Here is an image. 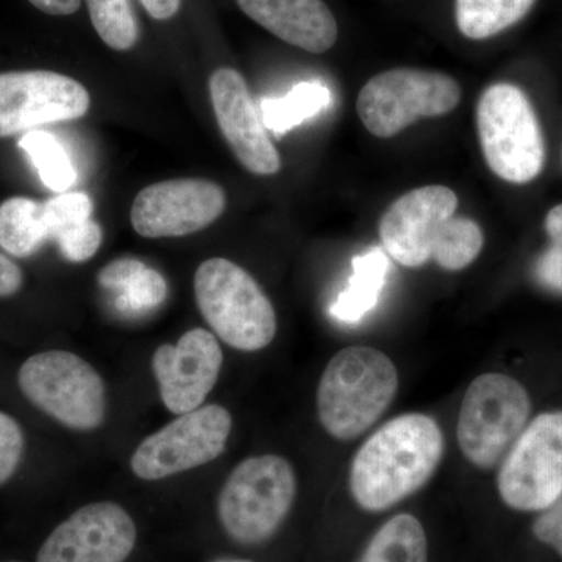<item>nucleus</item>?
I'll return each instance as SVG.
<instances>
[{
  "mask_svg": "<svg viewBox=\"0 0 562 562\" xmlns=\"http://www.w3.org/2000/svg\"><path fill=\"white\" fill-rule=\"evenodd\" d=\"M442 454V430L432 417L420 413L394 417L355 454L351 495L366 512L390 509L430 482Z\"/></svg>",
  "mask_w": 562,
  "mask_h": 562,
  "instance_id": "f257e3e1",
  "label": "nucleus"
},
{
  "mask_svg": "<svg viewBox=\"0 0 562 562\" xmlns=\"http://www.w3.org/2000/svg\"><path fill=\"white\" fill-rule=\"evenodd\" d=\"M24 453V432L20 424L0 412V486L16 472Z\"/></svg>",
  "mask_w": 562,
  "mask_h": 562,
  "instance_id": "cd10ccee",
  "label": "nucleus"
},
{
  "mask_svg": "<svg viewBox=\"0 0 562 562\" xmlns=\"http://www.w3.org/2000/svg\"><path fill=\"white\" fill-rule=\"evenodd\" d=\"M194 291L202 316L233 349L258 351L276 338V310L241 266L225 258L203 261L195 272Z\"/></svg>",
  "mask_w": 562,
  "mask_h": 562,
  "instance_id": "20e7f679",
  "label": "nucleus"
},
{
  "mask_svg": "<svg viewBox=\"0 0 562 562\" xmlns=\"http://www.w3.org/2000/svg\"><path fill=\"white\" fill-rule=\"evenodd\" d=\"M135 542V522L125 509L91 503L52 531L36 562H124Z\"/></svg>",
  "mask_w": 562,
  "mask_h": 562,
  "instance_id": "4468645a",
  "label": "nucleus"
},
{
  "mask_svg": "<svg viewBox=\"0 0 562 562\" xmlns=\"http://www.w3.org/2000/svg\"><path fill=\"white\" fill-rule=\"evenodd\" d=\"M20 147L29 155L40 173L41 181L50 191L63 194L76 183L77 171L68 151L52 133L44 131L24 133L20 139Z\"/></svg>",
  "mask_w": 562,
  "mask_h": 562,
  "instance_id": "b1692460",
  "label": "nucleus"
},
{
  "mask_svg": "<svg viewBox=\"0 0 562 562\" xmlns=\"http://www.w3.org/2000/svg\"><path fill=\"white\" fill-rule=\"evenodd\" d=\"M18 383L32 405L72 430H95L105 420L101 375L90 362L70 351L33 355L21 366Z\"/></svg>",
  "mask_w": 562,
  "mask_h": 562,
  "instance_id": "6e6552de",
  "label": "nucleus"
},
{
  "mask_svg": "<svg viewBox=\"0 0 562 562\" xmlns=\"http://www.w3.org/2000/svg\"><path fill=\"white\" fill-rule=\"evenodd\" d=\"M358 562H428L427 535L412 514L392 517L375 532Z\"/></svg>",
  "mask_w": 562,
  "mask_h": 562,
  "instance_id": "412c9836",
  "label": "nucleus"
},
{
  "mask_svg": "<svg viewBox=\"0 0 562 562\" xmlns=\"http://www.w3.org/2000/svg\"><path fill=\"white\" fill-rule=\"evenodd\" d=\"M536 0H457V24L465 38H492L522 21Z\"/></svg>",
  "mask_w": 562,
  "mask_h": 562,
  "instance_id": "4be33fe9",
  "label": "nucleus"
},
{
  "mask_svg": "<svg viewBox=\"0 0 562 562\" xmlns=\"http://www.w3.org/2000/svg\"><path fill=\"white\" fill-rule=\"evenodd\" d=\"M531 414V398L522 383L505 373L476 376L462 398L457 439L465 460L490 471L517 441Z\"/></svg>",
  "mask_w": 562,
  "mask_h": 562,
  "instance_id": "0eeeda50",
  "label": "nucleus"
},
{
  "mask_svg": "<svg viewBox=\"0 0 562 562\" xmlns=\"http://www.w3.org/2000/svg\"><path fill=\"white\" fill-rule=\"evenodd\" d=\"M49 241L43 203L11 198L0 205V249L11 257L27 258Z\"/></svg>",
  "mask_w": 562,
  "mask_h": 562,
  "instance_id": "aec40b11",
  "label": "nucleus"
},
{
  "mask_svg": "<svg viewBox=\"0 0 562 562\" xmlns=\"http://www.w3.org/2000/svg\"><path fill=\"white\" fill-rule=\"evenodd\" d=\"M232 425V414L221 405L180 414L139 443L132 471L140 480L155 482L209 464L224 453Z\"/></svg>",
  "mask_w": 562,
  "mask_h": 562,
  "instance_id": "9b49d317",
  "label": "nucleus"
},
{
  "mask_svg": "<svg viewBox=\"0 0 562 562\" xmlns=\"http://www.w3.org/2000/svg\"><path fill=\"white\" fill-rule=\"evenodd\" d=\"M154 20H171L180 10L181 0H140Z\"/></svg>",
  "mask_w": 562,
  "mask_h": 562,
  "instance_id": "2f4dec72",
  "label": "nucleus"
},
{
  "mask_svg": "<svg viewBox=\"0 0 562 562\" xmlns=\"http://www.w3.org/2000/svg\"><path fill=\"white\" fill-rule=\"evenodd\" d=\"M10 562H18V561H10Z\"/></svg>",
  "mask_w": 562,
  "mask_h": 562,
  "instance_id": "72a5a7b5",
  "label": "nucleus"
},
{
  "mask_svg": "<svg viewBox=\"0 0 562 562\" xmlns=\"http://www.w3.org/2000/svg\"><path fill=\"white\" fill-rule=\"evenodd\" d=\"M532 532L538 541L552 547L562 558V492L549 508L539 514L532 525Z\"/></svg>",
  "mask_w": 562,
  "mask_h": 562,
  "instance_id": "c85d7f7f",
  "label": "nucleus"
},
{
  "mask_svg": "<svg viewBox=\"0 0 562 562\" xmlns=\"http://www.w3.org/2000/svg\"><path fill=\"white\" fill-rule=\"evenodd\" d=\"M461 101L458 81L438 70L397 68L372 77L358 94L362 125L379 138H392L420 117L452 113Z\"/></svg>",
  "mask_w": 562,
  "mask_h": 562,
  "instance_id": "1a4fd4ad",
  "label": "nucleus"
},
{
  "mask_svg": "<svg viewBox=\"0 0 562 562\" xmlns=\"http://www.w3.org/2000/svg\"><path fill=\"white\" fill-rule=\"evenodd\" d=\"M227 199L220 184L203 179L160 181L144 188L132 206V225L144 238L191 235L224 213Z\"/></svg>",
  "mask_w": 562,
  "mask_h": 562,
  "instance_id": "ddd939ff",
  "label": "nucleus"
},
{
  "mask_svg": "<svg viewBox=\"0 0 562 562\" xmlns=\"http://www.w3.org/2000/svg\"><path fill=\"white\" fill-rule=\"evenodd\" d=\"M35 9L52 16H69L77 13L81 0H29Z\"/></svg>",
  "mask_w": 562,
  "mask_h": 562,
  "instance_id": "7c9ffc66",
  "label": "nucleus"
},
{
  "mask_svg": "<svg viewBox=\"0 0 562 562\" xmlns=\"http://www.w3.org/2000/svg\"><path fill=\"white\" fill-rule=\"evenodd\" d=\"M331 102V92L321 81H303L286 95L265 99L261 102V120L265 128L273 133H286L303 121L316 116Z\"/></svg>",
  "mask_w": 562,
  "mask_h": 562,
  "instance_id": "5701e85b",
  "label": "nucleus"
},
{
  "mask_svg": "<svg viewBox=\"0 0 562 562\" xmlns=\"http://www.w3.org/2000/svg\"><path fill=\"white\" fill-rule=\"evenodd\" d=\"M244 13L291 46L324 54L338 40V24L324 0H238Z\"/></svg>",
  "mask_w": 562,
  "mask_h": 562,
  "instance_id": "f3484780",
  "label": "nucleus"
},
{
  "mask_svg": "<svg viewBox=\"0 0 562 562\" xmlns=\"http://www.w3.org/2000/svg\"><path fill=\"white\" fill-rule=\"evenodd\" d=\"M210 94L222 135L244 168L257 176L279 172V151L265 131L241 74L232 68L214 70L210 79Z\"/></svg>",
  "mask_w": 562,
  "mask_h": 562,
  "instance_id": "dca6fc26",
  "label": "nucleus"
},
{
  "mask_svg": "<svg viewBox=\"0 0 562 562\" xmlns=\"http://www.w3.org/2000/svg\"><path fill=\"white\" fill-rule=\"evenodd\" d=\"M546 231L550 247L536 262L535 276L543 288L562 294V203L547 214Z\"/></svg>",
  "mask_w": 562,
  "mask_h": 562,
  "instance_id": "bb28decb",
  "label": "nucleus"
},
{
  "mask_svg": "<svg viewBox=\"0 0 562 562\" xmlns=\"http://www.w3.org/2000/svg\"><path fill=\"white\" fill-rule=\"evenodd\" d=\"M295 492L297 480L290 461L279 454L247 458L222 487L217 503L222 527L241 543L266 541L286 519Z\"/></svg>",
  "mask_w": 562,
  "mask_h": 562,
  "instance_id": "39448f33",
  "label": "nucleus"
},
{
  "mask_svg": "<svg viewBox=\"0 0 562 562\" xmlns=\"http://www.w3.org/2000/svg\"><path fill=\"white\" fill-rule=\"evenodd\" d=\"M217 562H251L246 560H227V561H217Z\"/></svg>",
  "mask_w": 562,
  "mask_h": 562,
  "instance_id": "473e14b6",
  "label": "nucleus"
},
{
  "mask_svg": "<svg viewBox=\"0 0 562 562\" xmlns=\"http://www.w3.org/2000/svg\"><path fill=\"white\" fill-rule=\"evenodd\" d=\"M398 391V372L383 351L353 346L339 350L322 373L317 414L339 441H351L375 424Z\"/></svg>",
  "mask_w": 562,
  "mask_h": 562,
  "instance_id": "7ed1b4c3",
  "label": "nucleus"
},
{
  "mask_svg": "<svg viewBox=\"0 0 562 562\" xmlns=\"http://www.w3.org/2000/svg\"><path fill=\"white\" fill-rule=\"evenodd\" d=\"M353 273L346 290L333 303L330 313L335 319L346 324H357L375 308L386 283L390 260L380 249H371L358 255L351 261Z\"/></svg>",
  "mask_w": 562,
  "mask_h": 562,
  "instance_id": "6ab92c4d",
  "label": "nucleus"
},
{
  "mask_svg": "<svg viewBox=\"0 0 562 562\" xmlns=\"http://www.w3.org/2000/svg\"><path fill=\"white\" fill-rule=\"evenodd\" d=\"M90 92L65 74L14 70L0 74V138L36 131L52 122L79 120L90 110Z\"/></svg>",
  "mask_w": 562,
  "mask_h": 562,
  "instance_id": "f8f14e48",
  "label": "nucleus"
},
{
  "mask_svg": "<svg viewBox=\"0 0 562 562\" xmlns=\"http://www.w3.org/2000/svg\"><path fill=\"white\" fill-rule=\"evenodd\" d=\"M222 362L220 342L205 328L184 333L177 346L158 347L151 371L166 408L179 416L201 408L220 379Z\"/></svg>",
  "mask_w": 562,
  "mask_h": 562,
  "instance_id": "2eb2a0df",
  "label": "nucleus"
},
{
  "mask_svg": "<svg viewBox=\"0 0 562 562\" xmlns=\"http://www.w3.org/2000/svg\"><path fill=\"white\" fill-rule=\"evenodd\" d=\"M95 32L114 50H128L139 38L131 0H87Z\"/></svg>",
  "mask_w": 562,
  "mask_h": 562,
  "instance_id": "393cba45",
  "label": "nucleus"
},
{
  "mask_svg": "<svg viewBox=\"0 0 562 562\" xmlns=\"http://www.w3.org/2000/svg\"><path fill=\"white\" fill-rule=\"evenodd\" d=\"M476 128L487 166L509 183L524 184L542 172L546 144L530 99L512 83L492 85L476 106Z\"/></svg>",
  "mask_w": 562,
  "mask_h": 562,
  "instance_id": "423d86ee",
  "label": "nucleus"
},
{
  "mask_svg": "<svg viewBox=\"0 0 562 562\" xmlns=\"http://www.w3.org/2000/svg\"><path fill=\"white\" fill-rule=\"evenodd\" d=\"M498 494L517 512H543L562 492V412L536 417L502 460Z\"/></svg>",
  "mask_w": 562,
  "mask_h": 562,
  "instance_id": "9d476101",
  "label": "nucleus"
},
{
  "mask_svg": "<svg viewBox=\"0 0 562 562\" xmlns=\"http://www.w3.org/2000/svg\"><path fill=\"white\" fill-rule=\"evenodd\" d=\"M49 239L70 262H83L98 254L102 228L91 220L92 202L83 192H63L43 203Z\"/></svg>",
  "mask_w": 562,
  "mask_h": 562,
  "instance_id": "a211bd4d",
  "label": "nucleus"
},
{
  "mask_svg": "<svg viewBox=\"0 0 562 562\" xmlns=\"http://www.w3.org/2000/svg\"><path fill=\"white\" fill-rule=\"evenodd\" d=\"M457 209L458 195L442 184L406 192L380 220L384 250L405 268L435 261L446 271H462L479 258L484 235L471 217L454 216Z\"/></svg>",
  "mask_w": 562,
  "mask_h": 562,
  "instance_id": "f03ea898",
  "label": "nucleus"
},
{
  "mask_svg": "<svg viewBox=\"0 0 562 562\" xmlns=\"http://www.w3.org/2000/svg\"><path fill=\"white\" fill-rule=\"evenodd\" d=\"M24 276L20 266L0 251V297H10L21 290Z\"/></svg>",
  "mask_w": 562,
  "mask_h": 562,
  "instance_id": "c756f323",
  "label": "nucleus"
},
{
  "mask_svg": "<svg viewBox=\"0 0 562 562\" xmlns=\"http://www.w3.org/2000/svg\"><path fill=\"white\" fill-rule=\"evenodd\" d=\"M114 301L117 312L127 316L149 313L158 308L168 295L165 277L144 265L121 290Z\"/></svg>",
  "mask_w": 562,
  "mask_h": 562,
  "instance_id": "a878e982",
  "label": "nucleus"
}]
</instances>
